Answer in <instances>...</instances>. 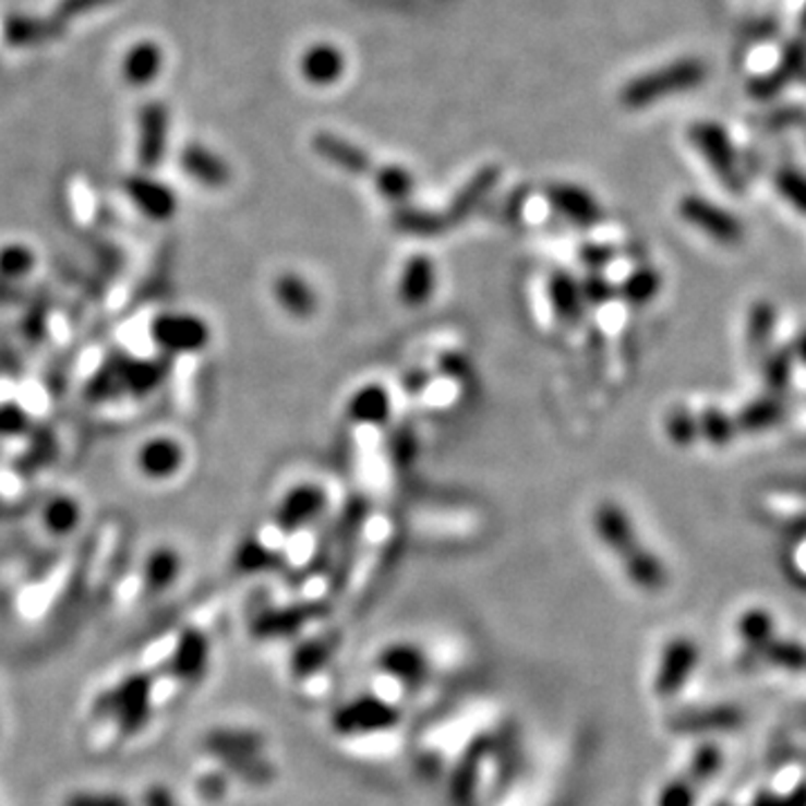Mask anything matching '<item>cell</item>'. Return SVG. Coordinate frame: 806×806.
Returning <instances> with one entry per match:
<instances>
[{"mask_svg": "<svg viewBox=\"0 0 806 806\" xmlns=\"http://www.w3.org/2000/svg\"><path fill=\"white\" fill-rule=\"evenodd\" d=\"M182 569V558L176 549L171 546H159L155 549L151 558L146 561V589L151 593L164 591L168 585H173L176 578L180 576Z\"/></svg>", "mask_w": 806, "mask_h": 806, "instance_id": "cell-37", "label": "cell"}, {"mask_svg": "<svg viewBox=\"0 0 806 806\" xmlns=\"http://www.w3.org/2000/svg\"><path fill=\"white\" fill-rule=\"evenodd\" d=\"M546 299H549L551 312H554V316L563 325L580 323L587 312V301H585L580 278H576L572 272H565V269H556L549 274Z\"/></svg>", "mask_w": 806, "mask_h": 806, "instance_id": "cell-17", "label": "cell"}, {"mask_svg": "<svg viewBox=\"0 0 806 806\" xmlns=\"http://www.w3.org/2000/svg\"><path fill=\"white\" fill-rule=\"evenodd\" d=\"M775 308L771 303H755L748 312V325H746V336H748V346L755 350L767 348V344L771 341L773 329H775Z\"/></svg>", "mask_w": 806, "mask_h": 806, "instance_id": "cell-43", "label": "cell"}, {"mask_svg": "<svg viewBox=\"0 0 806 806\" xmlns=\"http://www.w3.org/2000/svg\"><path fill=\"white\" fill-rule=\"evenodd\" d=\"M372 182L378 191V195L388 200L395 206H404L408 204V200L414 193V176L404 166L390 164V166H381L372 171Z\"/></svg>", "mask_w": 806, "mask_h": 806, "instance_id": "cell-36", "label": "cell"}, {"mask_svg": "<svg viewBox=\"0 0 806 806\" xmlns=\"http://www.w3.org/2000/svg\"><path fill=\"white\" fill-rule=\"evenodd\" d=\"M327 506V493L323 486L314 482H301L291 486L278 508H276V527L282 533H296L312 525Z\"/></svg>", "mask_w": 806, "mask_h": 806, "instance_id": "cell-10", "label": "cell"}, {"mask_svg": "<svg viewBox=\"0 0 806 806\" xmlns=\"http://www.w3.org/2000/svg\"><path fill=\"white\" fill-rule=\"evenodd\" d=\"M393 227L399 233L408 236V238H421V240L440 238L450 229L444 214H437V210H429V208L410 206V204L397 206V210L393 214Z\"/></svg>", "mask_w": 806, "mask_h": 806, "instance_id": "cell-27", "label": "cell"}, {"mask_svg": "<svg viewBox=\"0 0 806 806\" xmlns=\"http://www.w3.org/2000/svg\"><path fill=\"white\" fill-rule=\"evenodd\" d=\"M627 578L641 589H648V591H659L665 580H667V572H665V565L661 563V558L654 554L652 549L648 546H639L634 551V554H629L625 561H621Z\"/></svg>", "mask_w": 806, "mask_h": 806, "instance_id": "cell-31", "label": "cell"}, {"mask_svg": "<svg viewBox=\"0 0 806 806\" xmlns=\"http://www.w3.org/2000/svg\"><path fill=\"white\" fill-rule=\"evenodd\" d=\"M27 429V417L16 406H0V433L16 435Z\"/></svg>", "mask_w": 806, "mask_h": 806, "instance_id": "cell-50", "label": "cell"}, {"mask_svg": "<svg viewBox=\"0 0 806 806\" xmlns=\"http://www.w3.org/2000/svg\"><path fill=\"white\" fill-rule=\"evenodd\" d=\"M778 195L806 218V173L795 166H782L773 178Z\"/></svg>", "mask_w": 806, "mask_h": 806, "instance_id": "cell-40", "label": "cell"}, {"mask_svg": "<svg viewBox=\"0 0 806 806\" xmlns=\"http://www.w3.org/2000/svg\"><path fill=\"white\" fill-rule=\"evenodd\" d=\"M591 522H593V531H597L599 540L612 551L618 561H625L629 554H634V551L641 546L639 531H636L631 516L614 500H605L593 508Z\"/></svg>", "mask_w": 806, "mask_h": 806, "instance_id": "cell-9", "label": "cell"}, {"mask_svg": "<svg viewBox=\"0 0 806 806\" xmlns=\"http://www.w3.org/2000/svg\"><path fill=\"white\" fill-rule=\"evenodd\" d=\"M500 176H502L500 166L491 164V166L480 168V171L457 191L450 206L444 210L448 225L455 227V225H459V222H464L466 218H469L473 210L484 202V197L495 189Z\"/></svg>", "mask_w": 806, "mask_h": 806, "instance_id": "cell-23", "label": "cell"}, {"mask_svg": "<svg viewBox=\"0 0 806 806\" xmlns=\"http://www.w3.org/2000/svg\"><path fill=\"white\" fill-rule=\"evenodd\" d=\"M59 32L61 27L55 21H38V19L23 16V14L8 16L3 25L5 40L12 48H29L36 44H44V40L52 38Z\"/></svg>", "mask_w": 806, "mask_h": 806, "instance_id": "cell-34", "label": "cell"}, {"mask_svg": "<svg viewBox=\"0 0 806 806\" xmlns=\"http://www.w3.org/2000/svg\"><path fill=\"white\" fill-rule=\"evenodd\" d=\"M312 148L318 157H323L336 168H341L344 173L368 176L374 171L370 155L346 137H338L334 133H316L312 140Z\"/></svg>", "mask_w": 806, "mask_h": 806, "instance_id": "cell-19", "label": "cell"}, {"mask_svg": "<svg viewBox=\"0 0 806 806\" xmlns=\"http://www.w3.org/2000/svg\"><path fill=\"white\" fill-rule=\"evenodd\" d=\"M225 769L233 773L236 778L249 782V784H267L276 778L274 763L263 759L261 755H246V757H233L225 759Z\"/></svg>", "mask_w": 806, "mask_h": 806, "instance_id": "cell-44", "label": "cell"}, {"mask_svg": "<svg viewBox=\"0 0 806 806\" xmlns=\"http://www.w3.org/2000/svg\"><path fill=\"white\" fill-rule=\"evenodd\" d=\"M204 797H208V799H218V797H222L225 795V791H227V782H225V778L220 775V773H214V775H206V778H202L200 780V789H197Z\"/></svg>", "mask_w": 806, "mask_h": 806, "instance_id": "cell-52", "label": "cell"}, {"mask_svg": "<svg viewBox=\"0 0 806 806\" xmlns=\"http://www.w3.org/2000/svg\"><path fill=\"white\" fill-rule=\"evenodd\" d=\"M108 3H115V0H61L59 8H57V16L52 19L61 29L68 21H72L74 16H81V14H88L97 8H104Z\"/></svg>", "mask_w": 806, "mask_h": 806, "instance_id": "cell-48", "label": "cell"}, {"mask_svg": "<svg viewBox=\"0 0 806 806\" xmlns=\"http://www.w3.org/2000/svg\"><path fill=\"white\" fill-rule=\"evenodd\" d=\"M782 417H784V404L780 401V397L767 395V397L748 401L737 414L735 423H737V431L763 433V431L778 426Z\"/></svg>", "mask_w": 806, "mask_h": 806, "instance_id": "cell-33", "label": "cell"}, {"mask_svg": "<svg viewBox=\"0 0 806 806\" xmlns=\"http://www.w3.org/2000/svg\"><path fill=\"white\" fill-rule=\"evenodd\" d=\"M440 370L446 374V378H459V381H466L471 374V363L466 361L464 357H457V354H446L442 357L440 361Z\"/></svg>", "mask_w": 806, "mask_h": 806, "instance_id": "cell-51", "label": "cell"}, {"mask_svg": "<svg viewBox=\"0 0 806 806\" xmlns=\"http://www.w3.org/2000/svg\"><path fill=\"white\" fill-rule=\"evenodd\" d=\"M580 285H582L587 308L589 305L603 308L605 303H610L612 299H616V296H618V287L610 278H605L603 272H589V276L582 278Z\"/></svg>", "mask_w": 806, "mask_h": 806, "instance_id": "cell-46", "label": "cell"}, {"mask_svg": "<svg viewBox=\"0 0 806 806\" xmlns=\"http://www.w3.org/2000/svg\"><path fill=\"white\" fill-rule=\"evenodd\" d=\"M44 522L50 533L55 536H68L72 533L81 522V506L76 500L68 495H59L48 502L44 508Z\"/></svg>", "mask_w": 806, "mask_h": 806, "instance_id": "cell-38", "label": "cell"}, {"mask_svg": "<svg viewBox=\"0 0 806 806\" xmlns=\"http://www.w3.org/2000/svg\"><path fill=\"white\" fill-rule=\"evenodd\" d=\"M376 665L410 693L426 686L431 678V661L414 643H390L378 652Z\"/></svg>", "mask_w": 806, "mask_h": 806, "instance_id": "cell-14", "label": "cell"}, {"mask_svg": "<svg viewBox=\"0 0 806 806\" xmlns=\"http://www.w3.org/2000/svg\"><path fill=\"white\" fill-rule=\"evenodd\" d=\"M791 352H793V359H795V361H799L802 365H806V329H802V332L797 334V338H795V344H793Z\"/></svg>", "mask_w": 806, "mask_h": 806, "instance_id": "cell-55", "label": "cell"}, {"mask_svg": "<svg viewBox=\"0 0 806 806\" xmlns=\"http://www.w3.org/2000/svg\"><path fill=\"white\" fill-rule=\"evenodd\" d=\"M793 352L791 350H775L771 352L761 363V378L763 386H767L769 395H782L789 384H791V374H793Z\"/></svg>", "mask_w": 806, "mask_h": 806, "instance_id": "cell-41", "label": "cell"}, {"mask_svg": "<svg viewBox=\"0 0 806 806\" xmlns=\"http://www.w3.org/2000/svg\"><path fill=\"white\" fill-rule=\"evenodd\" d=\"M346 410L359 426H386L393 417L390 390L381 384H365L352 393Z\"/></svg>", "mask_w": 806, "mask_h": 806, "instance_id": "cell-22", "label": "cell"}, {"mask_svg": "<svg viewBox=\"0 0 806 806\" xmlns=\"http://www.w3.org/2000/svg\"><path fill=\"white\" fill-rule=\"evenodd\" d=\"M697 421H699V435L706 437L714 446H726L737 433L735 419H731L724 410H719V408H706L697 417Z\"/></svg>", "mask_w": 806, "mask_h": 806, "instance_id": "cell-42", "label": "cell"}, {"mask_svg": "<svg viewBox=\"0 0 806 806\" xmlns=\"http://www.w3.org/2000/svg\"><path fill=\"white\" fill-rule=\"evenodd\" d=\"M233 567L244 576L263 574V572H280L285 569V558L282 554H278V551L269 549L265 542L256 538H246L236 549Z\"/></svg>", "mask_w": 806, "mask_h": 806, "instance_id": "cell-32", "label": "cell"}, {"mask_svg": "<svg viewBox=\"0 0 806 806\" xmlns=\"http://www.w3.org/2000/svg\"><path fill=\"white\" fill-rule=\"evenodd\" d=\"M676 214L686 225L701 231L712 242L733 246L744 240L746 233L744 222L735 214H731L729 208L710 202L703 195L688 193L684 197H678Z\"/></svg>", "mask_w": 806, "mask_h": 806, "instance_id": "cell-4", "label": "cell"}, {"mask_svg": "<svg viewBox=\"0 0 806 806\" xmlns=\"http://www.w3.org/2000/svg\"><path fill=\"white\" fill-rule=\"evenodd\" d=\"M663 278L654 267H636L621 280V285H616L618 299H623L627 305L643 308L657 299Z\"/></svg>", "mask_w": 806, "mask_h": 806, "instance_id": "cell-35", "label": "cell"}, {"mask_svg": "<svg viewBox=\"0 0 806 806\" xmlns=\"http://www.w3.org/2000/svg\"><path fill=\"white\" fill-rule=\"evenodd\" d=\"M616 251L610 244L601 242H582L578 246V258L589 272H603L614 261Z\"/></svg>", "mask_w": 806, "mask_h": 806, "instance_id": "cell-47", "label": "cell"}, {"mask_svg": "<svg viewBox=\"0 0 806 806\" xmlns=\"http://www.w3.org/2000/svg\"><path fill=\"white\" fill-rule=\"evenodd\" d=\"M65 806H131V804L112 793H76L65 799Z\"/></svg>", "mask_w": 806, "mask_h": 806, "instance_id": "cell-49", "label": "cell"}, {"mask_svg": "<svg viewBox=\"0 0 806 806\" xmlns=\"http://www.w3.org/2000/svg\"><path fill=\"white\" fill-rule=\"evenodd\" d=\"M690 146L703 157L706 166L729 191H742L744 180L733 137L724 123L695 121L688 131Z\"/></svg>", "mask_w": 806, "mask_h": 806, "instance_id": "cell-3", "label": "cell"}, {"mask_svg": "<svg viewBox=\"0 0 806 806\" xmlns=\"http://www.w3.org/2000/svg\"><path fill=\"white\" fill-rule=\"evenodd\" d=\"M146 806H178L176 799L171 797V793H168L166 789L161 786H153L146 791V797H144Z\"/></svg>", "mask_w": 806, "mask_h": 806, "instance_id": "cell-54", "label": "cell"}, {"mask_svg": "<svg viewBox=\"0 0 806 806\" xmlns=\"http://www.w3.org/2000/svg\"><path fill=\"white\" fill-rule=\"evenodd\" d=\"M36 267V253L19 242L0 246V280L16 282L32 274Z\"/></svg>", "mask_w": 806, "mask_h": 806, "instance_id": "cell-39", "label": "cell"}, {"mask_svg": "<svg viewBox=\"0 0 806 806\" xmlns=\"http://www.w3.org/2000/svg\"><path fill=\"white\" fill-rule=\"evenodd\" d=\"M164 65V52L153 40H142L125 52L121 61V76L133 88L148 86L157 79Z\"/></svg>", "mask_w": 806, "mask_h": 806, "instance_id": "cell-26", "label": "cell"}, {"mask_svg": "<svg viewBox=\"0 0 806 806\" xmlns=\"http://www.w3.org/2000/svg\"><path fill=\"white\" fill-rule=\"evenodd\" d=\"M491 757V733L478 735L466 746L448 778L450 806H476L482 763Z\"/></svg>", "mask_w": 806, "mask_h": 806, "instance_id": "cell-8", "label": "cell"}, {"mask_svg": "<svg viewBox=\"0 0 806 806\" xmlns=\"http://www.w3.org/2000/svg\"><path fill=\"white\" fill-rule=\"evenodd\" d=\"M710 76V65L701 57L674 59L652 72L634 76L621 91V104L629 110H643L661 99L682 97L699 91Z\"/></svg>", "mask_w": 806, "mask_h": 806, "instance_id": "cell-1", "label": "cell"}, {"mask_svg": "<svg viewBox=\"0 0 806 806\" xmlns=\"http://www.w3.org/2000/svg\"><path fill=\"white\" fill-rule=\"evenodd\" d=\"M344 70H346L344 52L329 44L312 46L301 59V74L310 83H314V86H329V83L344 76Z\"/></svg>", "mask_w": 806, "mask_h": 806, "instance_id": "cell-28", "label": "cell"}, {"mask_svg": "<svg viewBox=\"0 0 806 806\" xmlns=\"http://www.w3.org/2000/svg\"><path fill=\"white\" fill-rule=\"evenodd\" d=\"M274 299L280 310L296 321H308L318 312V293L299 272H282L276 276Z\"/></svg>", "mask_w": 806, "mask_h": 806, "instance_id": "cell-18", "label": "cell"}, {"mask_svg": "<svg viewBox=\"0 0 806 806\" xmlns=\"http://www.w3.org/2000/svg\"><path fill=\"white\" fill-rule=\"evenodd\" d=\"M417 769H419V773H421V775H426L429 780H437V778H440V773H442V759H440V755H435V753L423 755V757L419 759V763H417Z\"/></svg>", "mask_w": 806, "mask_h": 806, "instance_id": "cell-53", "label": "cell"}, {"mask_svg": "<svg viewBox=\"0 0 806 806\" xmlns=\"http://www.w3.org/2000/svg\"><path fill=\"white\" fill-rule=\"evenodd\" d=\"M327 614L325 603H296L289 607H272L261 612L251 623V631L258 639H282L299 634L308 623Z\"/></svg>", "mask_w": 806, "mask_h": 806, "instance_id": "cell-15", "label": "cell"}, {"mask_svg": "<svg viewBox=\"0 0 806 806\" xmlns=\"http://www.w3.org/2000/svg\"><path fill=\"white\" fill-rule=\"evenodd\" d=\"M491 757L497 763V786L514 782L522 767V746L520 731L516 721H504L495 733H491Z\"/></svg>", "mask_w": 806, "mask_h": 806, "instance_id": "cell-24", "label": "cell"}, {"mask_svg": "<svg viewBox=\"0 0 806 806\" xmlns=\"http://www.w3.org/2000/svg\"><path fill=\"white\" fill-rule=\"evenodd\" d=\"M166 361L151 359H110L91 381L88 397L95 401L117 397H144L153 393L166 376Z\"/></svg>", "mask_w": 806, "mask_h": 806, "instance_id": "cell-2", "label": "cell"}, {"mask_svg": "<svg viewBox=\"0 0 806 806\" xmlns=\"http://www.w3.org/2000/svg\"><path fill=\"white\" fill-rule=\"evenodd\" d=\"M208 665V639L200 629L182 631L171 667L178 678L187 684H195L204 676Z\"/></svg>", "mask_w": 806, "mask_h": 806, "instance_id": "cell-25", "label": "cell"}, {"mask_svg": "<svg viewBox=\"0 0 806 806\" xmlns=\"http://www.w3.org/2000/svg\"><path fill=\"white\" fill-rule=\"evenodd\" d=\"M665 433L672 444L690 446L699 437V421L686 408H674L665 419Z\"/></svg>", "mask_w": 806, "mask_h": 806, "instance_id": "cell-45", "label": "cell"}, {"mask_svg": "<svg viewBox=\"0 0 806 806\" xmlns=\"http://www.w3.org/2000/svg\"><path fill=\"white\" fill-rule=\"evenodd\" d=\"M151 703V678L135 674L129 682H123L117 690L101 697L97 703V712L117 714V721L123 733H135L144 726Z\"/></svg>", "mask_w": 806, "mask_h": 806, "instance_id": "cell-7", "label": "cell"}, {"mask_svg": "<svg viewBox=\"0 0 806 806\" xmlns=\"http://www.w3.org/2000/svg\"><path fill=\"white\" fill-rule=\"evenodd\" d=\"M204 748L225 759L233 757H246V755H261L265 748V737L256 731H240V729H222L208 733L204 739Z\"/></svg>", "mask_w": 806, "mask_h": 806, "instance_id": "cell-29", "label": "cell"}, {"mask_svg": "<svg viewBox=\"0 0 806 806\" xmlns=\"http://www.w3.org/2000/svg\"><path fill=\"white\" fill-rule=\"evenodd\" d=\"M180 164L184 173L206 189H225L231 182L229 164L214 151L202 144H189L182 151Z\"/></svg>", "mask_w": 806, "mask_h": 806, "instance_id": "cell-21", "label": "cell"}, {"mask_svg": "<svg viewBox=\"0 0 806 806\" xmlns=\"http://www.w3.org/2000/svg\"><path fill=\"white\" fill-rule=\"evenodd\" d=\"M546 202L556 214L578 229H591L603 220V206L591 191L572 182L546 187Z\"/></svg>", "mask_w": 806, "mask_h": 806, "instance_id": "cell-11", "label": "cell"}, {"mask_svg": "<svg viewBox=\"0 0 806 806\" xmlns=\"http://www.w3.org/2000/svg\"><path fill=\"white\" fill-rule=\"evenodd\" d=\"M151 334L153 341L168 354H195L210 344L208 323L189 312L159 314L151 325Z\"/></svg>", "mask_w": 806, "mask_h": 806, "instance_id": "cell-6", "label": "cell"}, {"mask_svg": "<svg viewBox=\"0 0 806 806\" xmlns=\"http://www.w3.org/2000/svg\"><path fill=\"white\" fill-rule=\"evenodd\" d=\"M140 140H137V161L144 171H155L164 161L168 151V131H171V117L161 101H148L140 108Z\"/></svg>", "mask_w": 806, "mask_h": 806, "instance_id": "cell-13", "label": "cell"}, {"mask_svg": "<svg viewBox=\"0 0 806 806\" xmlns=\"http://www.w3.org/2000/svg\"><path fill=\"white\" fill-rule=\"evenodd\" d=\"M440 285L437 263L429 253H412L404 263L399 282H397V299L408 310L426 308L433 299Z\"/></svg>", "mask_w": 806, "mask_h": 806, "instance_id": "cell-12", "label": "cell"}, {"mask_svg": "<svg viewBox=\"0 0 806 806\" xmlns=\"http://www.w3.org/2000/svg\"><path fill=\"white\" fill-rule=\"evenodd\" d=\"M184 446L171 437H153L137 453V469L148 480H168L182 471Z\"/></svg>", "mask_w": 806, "mask_h": 806, "instance_id": "cell-20", "label": "cell"}, {"mask_svg": "<svg viewBox=\"0 0 806 806\" xmlns=\"http://www.w3.org/2000/svg\"><path fill=\"white\" fill-rule=\"evenodd\" d=\"M338 648H341V636L334 634V631L316 636V639H310V641L301 643L299 648L293 650L291 661H289L291 674L296 678H305V676L318 672L321 667H325L332 661V657L336 654Z\"/></svg>", "mask_w": 806, "mask_h": 806, "instance_id": "cell-30", "label": "cell"}, {"mask_svg": "<svg viewBox=\"0 0 806 806\" xmlns=\"http://www.w3.org/2000/svg\"><path fill=\"white\" fill-rule=\"evenodd\" d=\"M401 721L399 708L374 695H363L338 708L332 717V729L341 737H359L368 733L388 731Z\"/></svg>", "mask_w": 806, "mask_h": 806, "instance_id": "cell-5", "label": "cell"}, {"mask_svg": "<svg viewBox=\"0 0 806 806\" xmlns=\"http://www.w3.org/2000/svg\"><path fill=\"white\" fill-rule=\"evenodd\" d=\"M123 191L142 214L155 222H168L178 214V195L171 187L157 182L144 173L123 180Z\"/></svg>", "mask_w": 806, "mask_h": 806, "instance_id": "cell-16", "label": "cell"}]
</instances>
